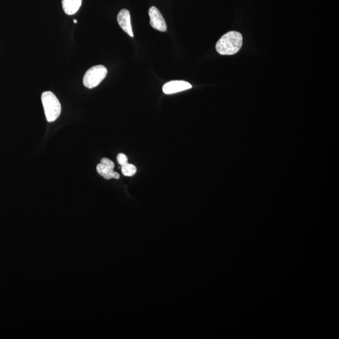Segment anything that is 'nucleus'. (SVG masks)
<instances>
[{"mask_svg":"<svg viewBox=\"0 0 339 339\" xmlns=\"http://www.w3.org/2000/svg\"><path fill=\"white\" fill-rule=\"evenodd\" d=\"M117 20L121 28L128 33L130 37H133L130 11L127 9H123L118 14Z\"/></svg>","mask_w":339,"mask_h":339,"instance_id":"7","label":"nucleus"},{"mask_svg":"<svg viewBox=\"0 0 339 339\" xmlns=\"http://www.w3.org/2000/svg\"><path fill=\"white\" fill-rule=\"evenodd\" d=\"M74 23H77V20H74Z\"/></svg>","mask_w":339,"mask_h":339,"instance_id":"11","label":"nucleus"},{"mask_svg":"<svg viewBox=\"0 0 339 339\" xmlns=\"http://www.w3.org/2000/svg\"><path fill=\"white\" fill-rule=\"evenodd\" d=\"M82 0H62V8L65 13L72 15L78 11Z\"/></svg>","mask_w":339,"mask_h":339,"instance_id":"8","label":"nucleus"},{"mask_svg":"<svg viewBox=\"0 0 339 339\" xmlns=\"http://www.w3.org/2000/svg\"><path fill=\"white\" fill-rule=\"evenodd\" d=\"M117 161L118 164H120L121 166H123V165L128 163V157L125 154H120L118 155Z\"/></svg>","mask_w":339,"mask_h":339,"instance_id":"10","label":"nucleus"},{"mask_svg":"<svg viewBox=\"0 0 339 339\" xmlns=\"http://www.w3.org/2000/svg\"><path fill=\"white\" fill-rule=\"evenodd\" d=\"M108 70L104 65L92 67L86 72L83 77V84L87 88L93 89L98 86L105 79Z\"/></svg>","mask_w":339,"mask_h":339,"instance_id":"3","label":"nucleus"},{"mask_svg":"<svg viewBox=\"0 0 339 339\" xmlns=\"http://www.w3.org/2000/svg\"><path fill=\"white\" fill-rule=\"evenodd\" d=\"M149 14L150 18V25L154 29L162 31H166L167 26L166 20L161 11L156 6H152L149 9Z\"/></svg>","mask_w":339,"mask_h":339,"instance_id":"5","label":"nucleus"},{"mask_svg":"<svg viewBox=\"0 0 339 339\" xmlns=\"http://www.w3.org/2000/svg\"><path fill=\"white\" fill-rule=\"evenodd\" d=\"M243 45V36L237 31H231L224 34L215 45L217 52L220 55H231L236 54Z\"/></svg>","mask_w":339,"mask_h":339,"instance_id":"1","label":"nucleus"},{"mask_svg":"<svg viewBox=\"0 0 339 339\" xmlns=\"http://www.w3.org/2000/svg\"><path fill=\"white\" fill-rule=\"evenodd\" d=\"M192 88L189 82L183 81H172L167 82L163 86V92L166 94H171Z\"/></svg>","mask_w":339,"mask_h":339,"instance_id":"6","label":"nucleus"},{"mask_svg":"<svg viewBox=\"0 0 339 339\" xmlns=\"http://www.w3.org/2000/svg\"><path fill=\"white\" fill-rule=\"evenodd\" d=\"M122 171L125 176H132L137 172V168L134 165L127 163L122 166Z\"/></svg>","mask_w":339,"mask_h":339,"instance_id":"9","label":"nucleus"},{"mask_svg":"<svg viewBox=\"0 0 339 339\" xmlns=\"http://www.w3.org/2000/svg\"><path fill=\"white\" fill-rule=\"evenodd\" d=\"M42 102L46 119L48 122H54L61 113V105L59 99L52 92L45 91L42 94Z\"/></svg>","mask_w":339,"mask_h":339,"instance_id":"2","label":"nucleus"},{"mask_svg":"<svg viewBox=\"0 0 339 339\" xmlns=\"http://www.w3.org/2000/svg\"><path fill=\"white\" fill-rule=\"evenodd\" d=\"M114 168H115V164L107 158L102 159L101 163L96 167L98 173L106 180H110L111 178H120V174L114 171Z\"/></svg>","mask_w":339,"mask_h":339,"instance_id":"4","label":"nucleus"}]
</instances>
